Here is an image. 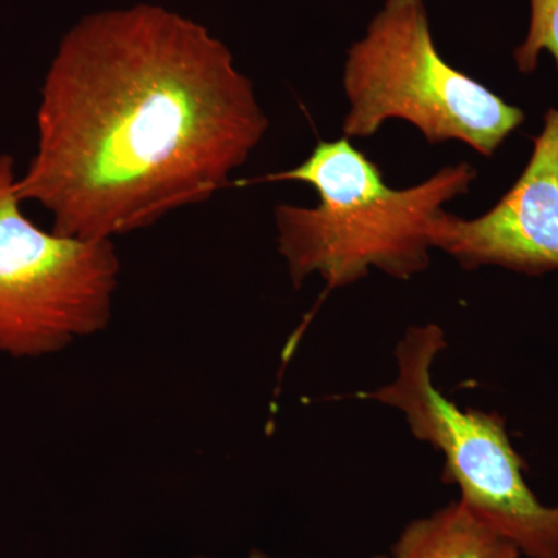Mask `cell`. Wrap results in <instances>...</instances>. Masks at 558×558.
<instances>
[{"instance_id":"3","label":"cell","mask_w":558,"mask_h":558,"mask_svg":"<svg viewBox=\"0 0 558 558\" xmlns=\"http://www.w3.org/2000/svg\"><path fill=\"white\" fill-rule=\"evenodd\" d=\"M343 89L349 140L373 137L398 119L429 145L457 140L490 157L524 121L523 110L440 57L424 0H385L349 47Z\"/></svg>"},{"instance_id":"9","label":"cell","mask_w":558,"mask_h":558,"mask_svg":"<svg viewBox=\"0 0 558 558\" xmlns=\"http://www.w3.org/2000/svg\"><path fill=\"white\" fill-rule=\"evenodd\" d=\"M196 558H208V557H196ZM248 558H271L267 556V554L260 553V550H252V554H250ZM373 558H388L384 556H376Z\"/></svg>"},{"instance_id":"6","label":"cell","mask_w":558,"mask_h":558,"mask_svg":"<svg viewBox=\"0 0 558 558\" xmlns=\"http://www.w3.org/2000/svg\"><path fill=\"white\" fill-rule=\"evenodd\" d=\"M432 236L433 248L442 250L464 269H558V109L546 113L526 170L502 199L475 219L444 211Z\"/></svg>"},{"instance_id":"5","label":"cell","mask_w":558,"mask_h":558,"mask_svg":"<svg viewBox=\"0 0 558 558\" xmlns=\"http://www.w3.org/2000/svg\"><path fill=\"white\" fill-rule=\"evenodd\" d=\"M17 178L14 157L0 154V352L38 359L108 326L120 260L112 241L36 226Z\"/></svg>"},{"instance_id":"7","label":"cell","mask_w":558,"mask_h":558,"mask_svg":"<svg viewBox=\"0 0 558 558\" xmlns=\"http://www.w3.org/2000/svg\"><path fill=\"white\" fill-rule=\"evenodd\" d=\"M391 558H520L508 539L481 524L461 501L411 521L392 546Z\"/></svg>"},{"instance_id":"2","label":"cell","mask_w":558,"mask_h":558,"mask_svg":"<svg viewBox=\"0 0 558 558\" xmlns=\"http://www.w3.org/2000/svg\"><path fill=\"white\" fill-rule=\"evenodd\" d=\"M475 179L472 165L458 163L410 189H391L380 168L341 137L319 140L292 170L241 183L301 182L317 191L315 207L275 208L278 248L296 288L319 275L336 290L354 284L371 269L398 279L427 270L436 219L449 202L469 193Z\"/></svg>"},{"instance_id":"1","label":"cell","mask_w":558,"mask_h":558,"mask_svg":"<svg viewBox=\"0 0 558 558\" xmlns=\"http://www.w3.org/2000/svg\"><path fill=\"white\" fill-rule=\"evenodd\" d=\"M207 28L157 5L101 11L62 38L16 182L62 236L112 241L211 199L269 130Z\"/></svg>"},{"instance_id":"4","label":"cell","mask_w":558,"mask_h":558,"mask_svg":"<svg viewBox=\"0 0 558 558\" xmlns=\"http://www.w3.org/2000/svg\"><path fill=\"white\" fill-rule=\"evenodd\" d=\"M446 348L438 325L413 326L396 348V380L360 398L402 411L411 433L444 454V481L457 484L459 501L481 524L527 558H558V506L542 505L527 487L505 421L459 409L433 384V363Z\"/></svg>"},{"instance_id":"8","label":"cell","mask_w":558,"mask_h":558,"mask_svg":"<svg viewBox=\"0 0 558 558\" xmlns=\"http://www.w3.org/2000/svg\"><path fill=\"white\" fill-rule=\"evenodd\" d=\"M545 50L553 54L558 68V0H531L527 36L513 54L520 72H534L539 53Z\"/></svg>"}]
</instances>
